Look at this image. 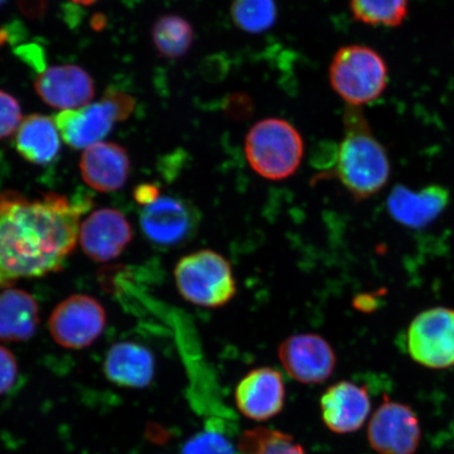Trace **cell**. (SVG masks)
<instances>
[{
	"instance_id": "5",
	"label": "cell",
	"mask_w": 454,
	"mask_h": 454,
	"mask_svg": "<svg viewBox=\"0 0 454 454\" xmlns=\"http://www.w3.org/2000/svg\"><path fill=\"white\" fill-rule=\"evenodd\" d=\"M175 280L187 302L218 309L235 297L237 286L229 260L223 254L202 249L181 259L175 269Z\"/></svg>"
},
{
	"instance_id": "21",
	"label": "cell",
	"mask_w": 454,
	"mask_h": 454,
	"mask_svg": "<svg viewBox=\"0 0 454 454\" xmlns=\"http://www.w3.org/2000/svg\"><path fill=\"white\" fill-rule=\"evenodd\" d=\"M153 42L164 59H178L189 52L194 43V28L184 17L164 15L153 27Z\"/></svg>"
},
{
	"instance_id": "8",
	"label": "cell",
	"mask_w": 454,
	"mask_h": 454,
	"mask_svg": "<svg viewBox=\"0 0 454 454\" xmlns=\"http://www.w3.org/2000/svg\"><path fill=\"white\" fill-rule=\"evenodd\" d=\"M106 320V311L98 300L74 294L56 306L50 317V332L64 348L82 349L100 337Z\"/></svg>"
},
{
	"instance_id": "23",
	"label": "cell",
	"mask_w": 454,
	"mask_h": 454,
	"mask_svg": "<svg viewBox=\"0 0 454 454\" xmlns=\"http://www.w3.org/2000/svg\"><path fill=\"white\" fill-rule=\"evenodd\" d=\"M232 421L220 417L208 419L206 429L187 441L181 454H242L230 436L235 429Z\"/></svg>"
},
{
	"instance_id": "25",
	"label": "cell",
	"mask_w": 454,
	"mask_h": 454,
	"mask_svg": "<svg viewBox=\"0 0 454 454\" xmlns=\"http://www.w3.org/2000/svg\"><path fill=\"white\" fill-rule=\"evenodd\" d=\"M239 450L242 454H305L291 435L266 428L244 433Z\"/></svg>"
},
{
	"instance_id": "32",
	"label": "cell",
	"mask_w": 454,
	"mask_h": 454,
	"mask_svg": "<svg viewBox=\"0 0 454 454\" xmlns=\"http://www.w3.org/2000/svg\"><path fill=\"white\" fill-rule=\"evenodd\" d=\"M5 3V0H0V7Z\"/></svg>"
},
{
	"instance_id": "26",
	"label": "cell",
	"mask_w": 454,
	"mask_h": 454,
	"mask_svg": "<svg viewBox=\"0 0 454 454\" xmlns=\"http://www.w3.org/2000/svg\"><path fill=\"white\" fill-rule=\"evenodd\" d=\"M21 109L12 95L0 90V139L7 138L19 129Z\"/></svg>"
},
{
	"instance_id": "19",
	"label": "cell",
	"mask_w": 454,
	"mask_h": 454,
	"mask_svg": "<svg viewBox=\"0 0 454 454\" xmlns=\"http://www.w3.org/2000/svg\"><path fill=\"white\" fill-rule=\"evenodd\" d=\"M15 146L27 161L38 166L55 160L60 151L59 129L52 119L32 114L17 129Z\"/></svg>"
},
{
	"instance_id": "18",
	"label": "cell",
	"mask_w": 454,
	"mask_h": 454,
	"mask_svg": "<svg viewBox=\"0 0 454 454\" xmlns=\"http://www.w3.org/2000/svg\"><path fill=\"white\" fill-rule=\"evenodd\" d=\"M104 371L111 382L121 387L144 388L154 378L155 360L149 349L139 344L118 343L107 353Z\"/></svg>"
},
{
	"instance_id": "30",
	"label": "cell",
	"mask_w": 454,
	"mask_h": 454,
	"mask_svg": "<svg viewBox=\"0 0 454 454\" xmlns=\"http://www.w3.org/2000/svg\"><path fill=\"white\" fill-rule=\"evenodd\" d=\"M355 308L362 311H372L377 308V301L372 296H362L356 297L354 302Z\"/></svg>"
},
{
	"instance_id": "9",
	"label": "cell",
	"mask_w": 454,
	"mask_h": 454,
	"mask_svg": "<svg viewBox=\"0 0 454 454\" xmlns=\"http://www.w3.org/2000/svg\"><path fill=\"white\" fill-rule=\"evenodd\" d=\"M421 436L416 412L389 400L379 407L368 427L369 442L379 454H414Z\"/></svg>"
},
{
	"instance_id": "3",
	"label": "cell",
	"mask_w": 454,
	"mask_h": 454,
	"mask_svg": "<svg viewBox=\"0 0 454 454\" xmlns=\"http://www.w3.org/2000/svg\"><path fill=\"white\" fill-rule=\"evenodd\" d=\"M244 150L255 173L279 181L297 172L304 155V141L293 124L280 118H266L249 129Z\"/></svg>"
},
{
	"instance_id": "11",
	"label": "cell",
	"mask_w": 454,
	"mask_h": 454,
	"mask_svg": "<svg viewBox=\"0 0 454 454\" xmlns=\"http://www.w3.org/2000/svg\"><path fill=\"white\" fill-rule=\"evenodd\" d=\"M198 215L189 203L175 197H159L142 209L140 223L149 239L158 246L174 247L194 236Z\"/></svg>"
},
{
	"instance_id": "2",
	"label": "cell",
	"mask_w": 454,
	"mask_h": 454,
	"mask_svg": "<svg viewBox=\"0 0 454 454\" xmlns=\"http://www.w3.org/2000/svg\"><path fill=\"white\" fill-rule=\"evenodd\" d=\"M344 135L336 167L331 173L356 201L365 200L384 189L390 176L385 147L372 133L361 107L346 106Z\"/></svg>"
},
{
	"instance_id": "27",
	"label": "cell",
	"mask_w": 454,
	"mask_h": 454,
	"mask_svg": "<svg viewBox=\"0 0 454 454\" xmlns=\"http://www.w3.org/2000/svg\"><path fill=\"white\" fill-rule=\"evenodd\" d=\"M17 376L19 366L14 355L8 348L0 346V395L8 393L13 387Z\"/></svg>"
},
{
	"instance_id": "4",
	"label": "cell",
	"mask_w": 454,
	"mask_h": 454,
	"mask_svg": "<svg viewBox=\"0 0 454 454\" xmlns=\"http://www.w3.org/2000/svg\"><path fill=\"white\" fill-rule=\"evenodd\" d=\"M329 82L348 106L361 107L381 98L388 84V67L376 50L344 45L329 67Z\"/></svg>"
},
{
	"instance_id": "24",
	"label": "cell",
	"mask_w": 454,
	"mask_h": 454,
	"mask_svg": "<svg viewBox=\"0 0 454 454\" xmlns=\"http://www.w3.org/2000/svg\"><path fill=\"white\" fill-rule=\"evenodd\" d=\"M231 16L240 30L260 34L276 24L278 9L275 0H234Z\"/></svg>"
},
{
	"instance_id": "17",
	"label": "cell",
	"mask_w": 454,
	"mask_h": 454,
	"mask_svg": "<svg viewBox=\"0 0 454 454\" xmlns=\"http://www.w3.org/2000/svg\"><path fill=\"white\" fill-rule=\"evenodd\" d=\"M130 170L128 152L113 142H98L85 149L81 159L84 183L102 192H116L126 184Z\"/></svg>"
},
{
	"instance_id": "20",
	"label": "cell",
	"mask_w": 454,
	"mask_h": 454,
	"mask_svg": "<svg viewBox=\"0 0 454 454\" xmlns=\"http://www.w3.org/2000/svg\"><path fill=\"white\" fill-rule=\"evenodd\" d=\"M39 325L35 299L20 289L0 294V340L20 342L34 336Z\"/></svg>"
},
{
	"instance_id": "10",
	"label": "cell",
	"mask_w": 454,
	"mask_h": 454,
	"mask_svg": "<svg viewBox=\"0 0 454 454\" xmlns=\"http://www.w3.org/2000/svg\"><path fill=\"white\" fill-rule=\"evenodd\" d=\"M278 356L289 376L305 384L326 381L337 364L331 344L315 333H301L284 340Z\"/></svg>"
},
{
	"instance_id": "28",
	"label": "cell",
	"mask_w": 454,
	"mask_h": 454,
	"mask_svg": "<svg viewBox=\"0 0 454 454\" xmlns=\"http://www.w3.org/2000/svg\"><path fill=\"white\" fill-rule=\"evenodd\" d=\"M160 197V190L153 184H141L135 190V199L139 204L146 207Z\"/></svg>"
},
{
	"instance_id": "13",
	"label": "cell",
	"mask_w": 454,
	"mask_h": 454,
	"mask_svg": "<svg viewBox=\"0 0 454 454\" xmlns=\"http://www.w3.org/2000/svg\"><path fill=\"white\" fill-rule=\"evenodd\" d=\"M34 88L45 104L62 111L90 105L95 93L92 77L77 66H55L43 69Z\"/></svg>"
},
{
	"instance_id": "16",
	"label": "cell",
	"mask_w": 454,
	"mask_h": 454,
	"mask_svg": "<svg viewBox=\"0 0 454 454\" xmlns=\"http://www.w3.org/2000/svg\"><path fill=\"white\" fill-rule=\"evenodd\" d=\"M371 400L364 387L343 381L331 386L321 399L322 417L334 433L359 430L371 412Z\"/></svg>"
},
{
	"instance_id": "31",
	"label": "cell",
	"mask_w": 454,
	"mask_h": 454,
	"mask_svg": "<svg viewBox=\"0 0 454 454\" xmlns=\"http://www.w3.org/2000/svg\"><path fill=\"white\" fill-rule=\"evenodd\" d=\"M72 2L78 4L90 5L98 2V0H72Z\"/></svg>"
},
{
	"instance_id": "15",
	"label": "cell",
	"mask_w": 454,
	"mask_h": 454,
	"mask_svg": "<svg viewBox=\"0 0 454 454\" xmlns=\"http://www.w3.org/2000/svg\"><path fill=\"white\" fill-rule=\"evenodd\" d=\"M450 202V192L444 186L429 185L411 191L396 185L387 198L388 213L397 223L422 229L438 219Z\"/></svg>"
},
{
	"instance_id": "29",
	"label": "cell",
	"mask_w": 454,
	"mask_h": 454,
	"mask_svg": "<svg viewBox=\"0 0 454 454\" xmlns=\"http://www.w3.org/2000/svg\"><path fill=\"white\" fill-rule=\"evenodd\" d=\"M22 12L28 17H39L47 8V0H19Z\"/></svg>"
},
{
	"instance_id": "14",
	"label": "cell",
	"mask_w": 454,
	"mask_h": 454,
	"mask_svg": "<svg viewBox=\"0 0 454 454\" xmlns=\"http://www.w3.org/2000/svg\"><path fill=\"white\" fill-rule=\"evenodd\" d=\"M286 387L279 372L270 367L254 369L238 384L236 403L244 416L265 421L282 411Z\"/></svg>"
},
{
	"instance_id": "7",
	"label": "cell",
	"mask_w": 454,
	"mask_h": 454,
	"mask_svg": "<svg viewBox=\"0 0 454 454\" xmlns=\"http://www.w3.org/2000/svg\"><path fill=\"white\" fill-rule=\"evenodd\" d=\"M407 350L425 367L454 365V309L434 308L414 317L407 331Z\"/></svg>"
},
{
	"instance_id": "22",
	"label": "cell",
	"mask_w": 454,
	"mask_h": 454,
	"mask_svg": "<svg viewBox=\"0 0 454 454\" xmlns=\"http://www.w3.org/2000/svg\"><path fill=\"white\" fill-rule=\"evenodd\" d=\"M349 8L361 24L396 27L406 20L410 0H349Z\"/></svg>"
},
{
	"instance_id": "12",
	"label": "cell",
	"mask_w": 454,
	"mask_h": 454,
	"mask_svg": "<svg viewBox=\"0 0 454 454\" xmlns=\"http://www.w3.org/2000/svg\"><path fill=\"white\" fill-rule=\"evenodd\" d=\"M78 238L85 254L98 262H107L126 249L132 241L133 230L122 213L104 208L82 223Z\"/></svg>"
},
{
	"instance_id": "6",
	"label": "cell",
	"mask_w": 454,
	"mask_h": 454,
	"mask_svg": "<svg viewBox=\"0 0 454 454\" xmlns=\"http://www.w3.org/2000/svg\"><path fill=\"white\" fill-rule=\"evenodd\" d=\"M132 96L107 89L104 98L77 110L62 111L55 124L62 139L73 149H88L106 137L116 122L126 121L135 110Z\"/></svg>"
},
{
	"instance_id": "1",
	"label": "cell",
	"mask_w": 454,
	"mask_h": 454,
	"mask_svg": "<svg viewBox=\"0 0 454 454\" xmlns=\"http://www.w3.org/2000/svg\"><path fill=\"white\" fill-rule=\"evenodd\" d=\"M87 202L66 196L0 194V288L59 270L76 246Z\"/></svg>"
}]
</instances>
